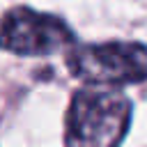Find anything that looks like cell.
<instances>
[{"mask_svg":"<svg viewBox=\"0 0 147 147\" xmlns=\"http://www.w3.org/2000/svg\"><path fill=\"white\" fill-rule=\"evenodd\" d=\"M131 124V101L115 90L83 87L64 119L67 147H119Z\"/></svg>","mask_w":147,"mask_h":147,"instance_id":"obj_1","label":"cell"},{"mask_svg":"<svg viewBox=\"0 0 147 147\" xmlns=\"http://www.w3.org/2000/svg\"><path fill=\"white\" fill-rule=\"evenodd\" d=\"M71 76L90 85H131L147 80V44L103 41L67 51Z\"/></svg>","mask_w":147,"mask_h":147,"instance_id":"obj_2","label":"cell"},{"mask_svg":"<svg viewBox=\"0 0 147 147\" xmlns=\"http://www.w3.org/2000/svg\"><path fill=\"white\" fill-rule=\"evenodd\" d=\"M76 44L74 30L55 14L30 7H11L0 18V48L16 55H51L71 51Z\"/></svg>","mask_w":147,"mask_h":147,"instance_id":"obj_3","label":"cell"}]
</instances>
